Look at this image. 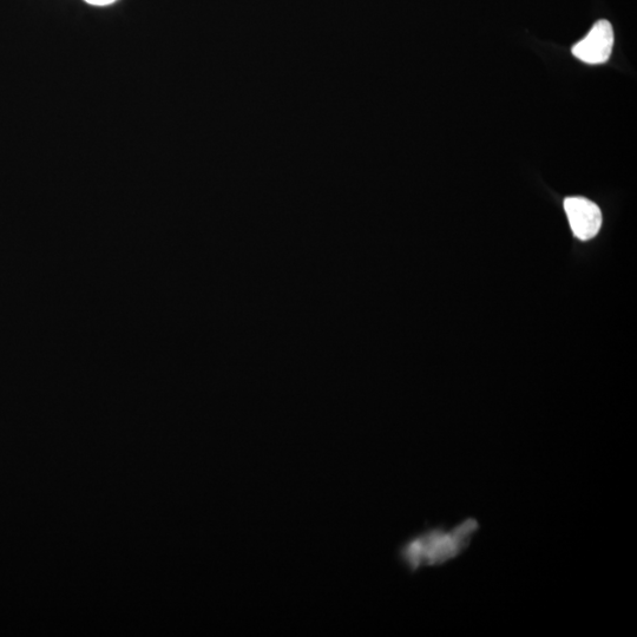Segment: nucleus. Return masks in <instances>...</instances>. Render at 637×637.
Returning a JSON list of instances; mask_svg holds the SVG:
<instances>
[{
  "label": "nucleus",
  "instance_id": "7ed1b4c3",
  "mask_svg": "<svg viewBox=\"0 0 637 637\" xmlns=\"http://www.w3.org/2000/svg\"><path fill=\"white\" fill-rule=\"evenodd\" d=\"M571 231L577 239L587 241L599 234L602 226V213L599 206L584 197H568L564 201Z\"/></svg>",
  "mask_w": 637,
  "mask_h": 637
},
{
  "label": "nucleus",
  "instance_id": "f257e3e1",
  "mask_svg": "<svg viewBox=\"0 0 637 637\" xmlns=\"http://www.w3.org/2000/svg\"><path fill=\"white\" fill-rule=\"evenodd\" d=\"M479 529L481 524L476 518H466L451 528L439 525L425 529L400 545L399 561L412 574L424 568L442 567L470 548Z\"/></svg>",
  "mask_w": 637,
  "mask_h": 637
},
{
  "label": "nucleus",
  "instance_id": "20e7f679",
  "mask_svg": "<svg viewBox=\"0 0 637 637\" xmlns=\"http://www.w3.org/2000/svg\"><path fill=\"white\" fill-rule=\"evenodd\" d=\"M84 2L94 6H105L115 3L117 0H84Z\"/></svg>",
  "mask_w": 637,
  "mask_h": 637
},
{
  "label": "nucleus",
  "instance_id": "f03ea898",
  "mask_svg": "<svg viewBox=\"0 0 637 637\" xmlns=\"http://www.w3.org/2000/svg\"><path fill=\"white\" fill-rule=\"evenodd\" d=\"M614 47V30L608 21L594 24L588 35L573 47V55L587 64L606 63Z\"/></svg>",
  "mask_w": 637,
  "mask_h": 637
}]
</instances>
